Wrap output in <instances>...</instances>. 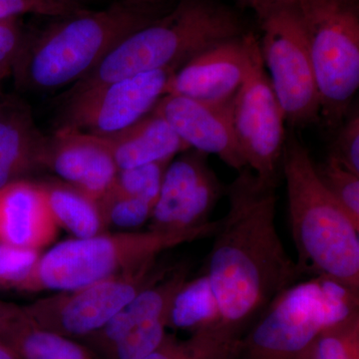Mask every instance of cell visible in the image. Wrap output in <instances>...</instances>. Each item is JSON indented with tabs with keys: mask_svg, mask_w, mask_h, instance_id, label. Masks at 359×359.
Masks as SVG:
<instances>
[{
	"mask_svg": "<svg viewBox=\"0 0 359 359\" xmlns=\"http://www.w3.org/2000/svg\"><path fill=\"white\" fill-rule=\"evenodd\" d=\"M229 210L214 235L207 273L219 325L242 335L269 302L301 278L276 226V187L245 167L224 189Z\"/></svg>",
	"mask_w": 359,
	"mask_h": 359,
	"instance_id": "obj_1",
	"label": "cell"
},
{
	"mask_svg": "<svg viewBox=\"0 0 359 359\" xmlns=\"http://www.w3.org/2000/svg\"><path fill=\"white\" fill-rule=\"evenodd\" d=\"M173 6L170 0H115L100 11L54 18L41 32H28L11 76L18 88L29 91L75 84L123 40Z\"/></svg>",
	"mask_w": 359,
	"mask_h": 359,
	"instance_id": "obj_2",
	"label": "cell"
},
{
	"mask_svg": "<svg viewBox=\"0 0 359 359\" xmlns=\"http://www.w3.org/2000/svg\"><path fill=\"white\" fill-rule=\"evenodd\" d=\"M282 169L299 273L325 276L359 294V226L321 183L294 134L285 139Z\"/></svg>",
	"mask_w": 359,
	"mask_h": 359,
	"instance_id": "obj_3",
	"label": "cell"
},
{
	"mask_svg": "<svg viewBox=\"0 0 359 359\" xmlns=\"http://www.w3.org/2000/svg\"><path fill=\"white\" fill-rule=\"evenodd\" d=\"M247 33L241 16L218 0H179L162 18L129 35L66 97L150 71H177L201 52Z\"/></svg>",
	"mask_w": 359,
	"mask_h": 359,
	"instance_id": "obj_4",
	"label": "cell"
},
{
	"mask_svg": "<svg viewBox=\"0 0 359 359\" xmlns=\"http://www.w3.org/2000/svg\"><path fill=\"white\" fill-rule=\"evenodd\" d=\"M219 221L188 231H122L72 238L40 257L16 292H69L129 271L180 245L214 236Z\"/></svg>",
	"mask_w": 359,
	"mask_h": 359,
	"instance_id": "obj_5",
	"label": "cell"
},
{
	"mask_svg": "<svg viewBox=\"0 0 359 359\" xmlns=\"http://www.w3.org/2000/svg\"><path fill=\"white\" fill-rule=\"evenodd\" d=\"M359 313V294L311 276L276 295L243 337L238 359H301L327 328Z\"/></svg>",
	"mask_w": 359,
	"mask_h": 359,
	"instance_id": "obj_6",
	"label": "cell"
},
{
	"mask_svg": "<svg viewBox=\"0 0 359 359\" xmlns=\"http://www.w3.org/2000/svg\"><path fill=\"white\" fill-rule=\"evenodd\" d=\"M295 4L308 39L320 113L330 127H337L359 86L358 4L295 0Z\"/></svg>",
	"mask_w": 359,
	"mask_h": 359,
	"instance_id": "obj_7",
	"label": "cell"
},
{
	"mask_svg": "<svg viewBox=\"0 0 359 359\" xmlns=\"http://www.w3.org/2000/svg\"><path fill=\"white\" fill-rule=\"evenodd\" d=\"M173 269L156 257L81 289L42 297L21 309L34 325L82 341L101 330L141 290L159 282Z\"/></svg>",
	"mask_w": 359,
	"mask_h": 359,
	"instance_id": "obj_8",
	"label": "cell"
},
{
	"mask_svg": "<svg viewBox=\"0 0 359 359\" xmlns=\"http://www.w3.org/2000/svg\"><path fill=\"white\" fill-rule=\"evenodd\" d=\"M262 59L285 116L292 127L318 121L320 98L306 30L297 4H285L259 18Z\"/></svg>",
	"mask_w": 359,
	"mask_h": 359,
	"instance_id": "obj_9",
	"label": "cell"
},
{
	"mask_svg": "<svg viewBox=\"0 0 359 359\" xmlns=\"http://www.w3.org/2000/svg\"><path fill=\"white\" fill-rule=\"evenodd\" d=\"M231 120L247 167L264 184L276 187L287 139L285 119L259 49L244 83L233 97Z\"/></svg>",
	"mask_w": 359,
	"mask_h": 359,
	"instance_id": "obj_10",
	"label": "cell"
},
{
	"mask_svg": "<svg viewBox=\"0 0 359 359\" xmlns=\"http://www.w3.org/2000/svg\"><path fill=\"white\" fill-rule=\"evenodd\" d=\"M174 70L140 73L66 97L60 126L98 137L128 128L167 94Z\"/></svg>",
	"mask_w": 359,
	"mask_h": 359,
	"instance_id": "obj_11",
	"label": "cell"
},
{
	"mask_svg": "<svg viewBox=\"0 0 359 359\" xmlns=\"http://www.w3.org/2000/svg\"><path fill=\"white\" fill-rule=\"evenodd\" d=\"M167 167L149 230L188 231L209 223V216L224 192L208 165L207 154L191 149Z\"/></svg>",
	"mask_w": 359,
	"mask_h": 359,
	"instance_id": "obj_12",
	"label": "cell"
},
{
	"mask_svg": "<svg viewBox=\"0 0 359 359\" xmlns=\"http://www.w3.org/2000/svg\"><path fill=\"white\" fill-rule=\"evenodd\" d=\"M259 40L252 32L224 40L187 61L170 78L167 94L207 104H226L248 76Z\"/></svg>",
	"mask_w": 359,
	"mask_h": 359,
	"instance_id": "obj_13",
	"label": "cell"
},
{
	"mask_svg": "<svg viewBox=\"0 0 359 359\" xmlns=\"http://www.w3.org/2000/svg\"><path fill=\"white\" fill-rule=\"evenodd\" d=\"M188 266H176L159 282L134 297L101 330L82 340L97 355L123 340L137 351H153L166 335L175 295L188 280Z\"/></svg>",
	"mask_w": 359,
	"mask_h": 359,
	"instance_id": "obj_14",
	"label": "cell"
},
{
	"mask_svg": "<svg viewBox=\"0 0 359 359\" xmlns=\"http://www.w3.org/2000/svg\"><path fill=\"white\" fill-rule=\"evenodd\" d=\"M231 102L207 104L166 94L153 111L166 120L187 147L218 156L226 165L241 171L247 164L233 133Z\"/></svg>",
	"mask_w": 359,
	"mask_h": 359,
	"instance_id": "obj_15",
	"label": "cell"
},
{
	"mask_svg": "<svg viewBox=\"0 0 359 359\" xmlns=\"http://www.w3.org/2000/svg\"><path fill=\"white\" fill-rule=\"evenodd\" d=\"M45 169L97 203L112 189L119 171L103 138L68 127L48 137Z\"/></svg>",
	"mask_w": 359,
	"mask_h": 359,
	"instance_id": "obj_16",
	"label": "cell"
},
{
	"mask_svg": "<svg viewBox=\"0 0 359 359\" xmlns=\"http://www.w3.org/2000/svg\"><path fill=\"white\" fill-rule=\"evenodd\" d=\"M57 233L41 184L22 179L0 189V244L40 250Z\"/></svg>",
	"mask_w": 359,
	"mask_h": 359,
	"instance_id": "obj_17",
	"label": "cell"
},
{
	"mask_svg": "<svg viewBox=\"0 0 359 359\" xmlns=\"http://www.w3.org/2000/svg\"><path fill=\"white\" fill-rule=\"evenodd\" d=\"M47 144L30 110L7 97L0 106V189L45 169Z\"/></svg>",
	"mask_w": 359,
	"mask_h": 359,
	"instance_id": "obj_18",
	"label": "cell"
},
{
	"mask_svg": "<svg viewBox=\"0 0 359 359\" xmlns=\"http://www.w3.org/2000/svg\"><path fill=\"white\" fill-rule=\"evenodd\" d=\"M101 138L119 170L171 161L189 150L166 120L153 110L128 128Z\"/></svg>",
	"mask_w": 359,
	"mask_h": 359,
	"instance_id": "obj_19",
	"label": "cell"
},
{
	"mask_svg": "<svg viewBox=\"0 0 359 359\" xmlns=\"http://www.w3.org/2000/svg\"><path fill=\"white\" fill-rule=\"evenodd\" d=\"M0 339L20 359H101L81 341L34 325L22 309Z\"/></svg>",
	"mask_w": 359,
	"mask_h": 359,
	"instance_id": "obj_20",
	"label": "cell"
},
{
	"mask_svg": "<svg viewBox=\"0 0 359 359\" xmlns=\"http://www.w3.org/2000/svg\"><path fill=\"white\" fill-rule=\"evenodd\" d=\"M42 188L58 228L76 238L94 237L106 231L98 203L62 181L43 182Z\"/></svg>",
	"mask_w": 359,
	"mask_h": 359,
	"instance_id": "obj_21",
	"label": "cell"
},
{
	"mask_svg": "<svg viewBox=\"0 0 359 359\" xmlns=\"http://www.w3.org/2000/svg\"><path fill=\"white\" fill-rule=\"evenodd\" d=\"M242 348L243 335L216 325L193 332L187 339L167 334L143 359H238Z\"/></svg>",
	"mask_w": 359,
	"mask_h": 359,
	"instance_id": "obj_22",
	"label": "cell"
},
{
	"mask_svg": "<svg viewBox=\"0 0 359 359\" xmlns=\"http://www.w3.org/2000/svg\"><path fill=\"white\" fill-rule=\"evenodd\" d=\"M221 316L207 273L187 280L175 295L168 327L193 332L219 325Z\"/></svg>",
	"mask_w": 359,
	"mask_h": 359,
	"instance_id": "obj_23",
	"label": "cell"
},
{
	"mask_svg": "<svg viewBox=\"0 0 359 359\" xmlns=\"http://www.w3.org/2000/svg\"><path fill=\"white\" fill-rule=\"evenodd\" d=\"M301 359H359V313L323 330Z\"/></svg>",
	"mask_w": 359,
	"mask_h": 359,
	"instance_id": "obj_24",
	"label": "cell"
},
{
	"mask_svg": "<svg viewBox=\"0 0 359 359\" xmlns=\"http://www.w3.org/2000/svg\"><path fill=\"white\" fill-rule=\"evenodd\" d=\"M171 161L119 170L111 190L129 197L148 201L155 205L159 197L163 177Z\"/></svg>",
	"mask_w": 359,
	"mask_h": 359,
	"instance_id": "obj_25",
	"label": "cell"
},
{
	"mask_svg": "<svg viewBox=\"0 0 359 359\" xmlns=\"http://www.w3.org/2000/svg\"><path fill=\"white\" fill-rule=\"evenodd\" d=\"M316 170L328 192L359 226V176L330 157L325 163L316 166Z\"/></svg>",
	"mask_w": 359,
	"mask_h": 359,
	"instance_id": "obj_26",
	"label": "cell"
},
{
	"mask_svg": "<svg viewBox=\"0 0 359 359\" xmlns=\"http://www.w3.org/2000/svg\"><path fill=\"white\" fill-rule=\"evenodd\" d=\"M106 226L133 229L149 221L154 204L110 190L98 203Z\"/></svg>",
	"mask_w": 359,
	"mask_h": 359,
	"instance_id": "obj_27",
	"label": "cell"
},
{
	"mask_svg": "<svg viewBox=\"0 0 359 359\" xmlns=\"http://www.w3.org/2000/svg\"><path fill=\"white\" fill-rule=\"evenodd\" d=\"M88 8L75 0H0V20L20 18L25 14L58 18Z\"/></svg>",
	"mask_w": 359,
	"mask_h": 359,
	"instance_id": "obj_28",
	"label": "cell"
},
{
	"mask_svg": "<svg viewBox=\"0 0 359 359\" xmlns=\"http://www.w3.org/2000/svg\"><path fill=\"white\" fill-rule=\"evenodd\" d=\"M40 257V250L0 244V290H18Z\"/></svg>",
	"mask_w": 359,
	"mask_h": 359,
	"instance_id": "obj_29",
	"label": "cell"
},
{
	"mask_svg": "<svg viewBox=\"0 0 359 359\" xmlns=\"http://www.w3.org/2000/svg\"><path fill=\"white\" fill-rule=\"evenodd\" d=\"M20 18L0 20V83L13 75L14 65L27 39Z\"/></svg>",
	"mask_w": 359,
	"mask_h": 359,
	"instance_id": "obj_30",
	"label": "cell"
},
{
	"mask_svg": "<svg viewBox=\"0 0 359 359\" xmlns=\"http://www.w3.org/2000/svg\"><path fill=\"white\" fill-rule=\"evenodd\" d=\"M351 173L359 176V116L353 112L339 129L330 156Z\"/></svg>",
	"mask_w": 359,
	"mask_h": 359,
	"instance_id": "obj_31",
	"label": "cell"
},
{
	"mask_svg": "<svg viewBox=\"0 0 359 359\" xmlns=\"http://www.w3.org/2000/svg\"><path fill=\"white\" fill-rule=\"evenodd\" d=\"M243 6L250 7L255 11L257 18H263L264 14L273 8L285 4H295V0H238Z\"/></svg>",
	"mask_w": 359,
	"mask_h": 359,
	"instance_id": "obj_32",
	"label": "cell"
},
{
	"mask_svg": "<svg viewBox=\"0 0 359 359\" xmlns=\"http://www.w3.org/2000/svg\"><path fill=\"white\" fill-rule=\"evenodd\" d=\"M21 306L0 299V335L6 332L14 318L20 313Z\"/></svg>",
	"mask_w": 359,
	"mask_h": 359,
	"instance_id": "obj_33",
	"label": "cell"
},
{
	"mask_svg": "<svg viewBox=\"0 0 359 359\" xmlns=\"http://www.w3.org/2000/svg\"><path fill=\"white\" fill-rule=\"evenodd\" d=\"M0 359H20L11 346L0 339Z\"/></svg>",
	"mask_w": 359,
	"mask_h": 359,
	"instance_id": "obj_34",
	"label": "cell"
},
{
	"mask_svg": "<svg viewBox=\"0 0 359 359\" xmlns=\"http://www.w3.org/2000/svg\"><path fill=\"white\" fill-rule=\"evenodd\" d=\"M7 97L8 96H6V94L4 93V91H2L1 83H0V106H1L2 104L6 102Z\"/></svg>",
	"mask_w": 359,
	"mask_h": 359,
	"instance_id": "obj_35",
	"label": "cell"
},
{
	"mask_svg": "<svg viewBox=\"0 0 359 359\" xmlns=\"http://www.w3.org/2000/svg\"><path fill=\"white\" fill-rule=\"evenodd\" d=\"M75 1L80 2V4H85V6H86L87 2L93 1V0H75Z\"/></svg>",
	"mask_w": 359,
	"mask_h": 359,
	"instance_id": "obj_36",
	"label": "cell"
},
{
	"mask_svg": "<svg viewBox=\"0 0 359 359\" xmlns=\"http://www.w3.org/2000/svg\"><path fill=\"white\" fill-rule=\"evenodd\" d=\"M348 1L353 2V4H358V0H348Z\"/></svg>",
	"mask_w": 359,
	"mask_h": 359,
	"instance_id": "obj_37",
	"label": "cell"
}]
</instances>
